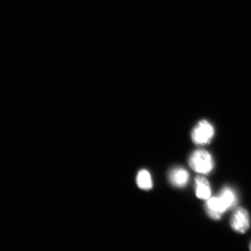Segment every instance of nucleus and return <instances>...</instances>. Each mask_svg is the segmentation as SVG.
I'll return each mask as SVG.
<instances>
[{"mask_svg": "<svg viewBox=\"0 0 251 251\" xmlns=\"http://www.w3.org/2000/svg\"><path fill=\"white\" fill-rule=\"evenodd\" d=\"M188 162L194 171L201 174L208 175L214 169L215 162L212 155L204 150L195 151L190 156Z\"/></svg>", "mask_w": 251, "mask_h": 251, "instance_id": "nucleus-1", "label": "nucleus"}, {"mask_svg": "<svg viewBox=\"0 0 251 251\" xmlns=\"http://www.w3.org/2000/svg\"><path fill=\"white\" fill-rule=\"evenodd\" d=\"M214 135L215 129L212 125L206 120H202L194 128L191 138L197 145L205 146L211 142Z\"/></svg>", "mask_w": 251, "mask_h": 251, "instance_id": "nucleus-2", "label": "nucleus"}, {"mask_svg": "<svg viewBox=\"0 0 251 251\" xmlns=\"http://www.w3.org/2000/svg\"><path fill=\"white\" fill-rule=\"evenodd\" d=\"M230 224L232 230L236 233H246L250 228L251 224L249 212L243 207H239L231 216Z\"/></svg>", "mask_w": 251, "mask_h": 251, "instance_id": "nucleus-3", "label": "nucleus"}, {"mask_svg": "<svg viewBox=\"0 0 251 251\" xmlns=\"http://www.w3.org/2000/svg\"><path fill=\"white\" fill-rule=\"evenodd\" d=\"M227 210L224 201L219 196L209 198L207 200L206 211L210 218L214 220H219Z\"/></svg>", "mask_w": 251, "mask_h": 251, "instance_id": "nucleus-4", "label": "nucleus"}, {"mask_svg": "<svg viewBox=\"0 0 251 251\" xmlns=\"http://www.w3.org/2000/svg\"><path fill=\"white\" fill-rule=\"evenodd\" d=\"M169 178L173 186L182 188L187 184L189 181L190 175L186 169L183 168H176L169 173Z\"/></svg>", "mask_w": 251, "mask_h": 251, "instance_id": "nucleus-5", "label": "nucleus"}, {"mask_svg": "<svg viewBox=\"0 0 251 251\" xmlns=\"http://www.w3.org/2000/svg\"><path fill=\"white\" fill-rule=\"evenodd\" d=\"M196 196L199 199L207 200L211 197L212 190L209 182L206 178L198 176L196 178Z\"/></svg>", "mask_w": 251, "mask_h": 251, "instance_id": "nucleus-6", "label": "nucleus"}, {"mask_svg": "<svg viewBox=\"0 0 251 251\" xmlns=\"http://www.w3.org/2000/svg\"><path fill=\"white\" fill-rule=\"evenodd\" d=\"M219 197L224 201L228 209H230L236 205L237 202V194L233 188L225 187L223 188Z\"/></svg>", "mask_w": 251, "mask_h": 251, "instance_id": "nucleus-7", "label": "nucleus"}, {"mask_svg": "<svg viewBox=\"0 0 251 251\" xmlns=\"http://www.w3.org/2000/svg\"><path fill=\"white\" fill-rule=\"evenodd\" d=\"M136 182L138 187L141 189L149 190L152 188V181L150 172L144 169L138 174Z\"/></svg>", "mask_w": 251, "mask_h": 251, "instance_id": "nucleus-8", "label": "nucleus"}, {"mask_svg": "<svg viewBox=\"0 0 251 251\" xmlns=\"http://www.w3.org/2000/svg\"><path fill=\"white\" fill-rule=\"evenodd\" d=\"M249 248H250V251H251V243L250 244Z\"/></svg>", "mask_w": 251, "mask_h": 251, "instance_id": "nucleus-9", "label": "nucleus"}]
</instances>
